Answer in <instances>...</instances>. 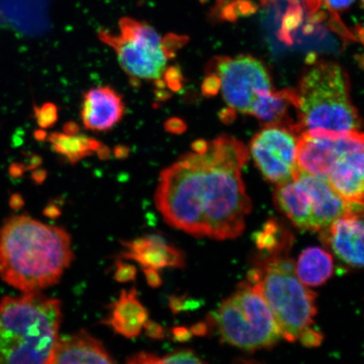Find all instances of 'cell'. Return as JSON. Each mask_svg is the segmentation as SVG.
<instances>
[{"mask_svg": "<svg viewBox=\"0 0 364 364\" xmlns=\"http://www.w3.org/2000/svg\"><path fill=\"white\" fill-rule=\"evenodd\" d=\"M150 362H151V364H198L205 363L201 358H200L198 355L193 351V350L191 349H181L178 350V351L166 354L165 356L162 357H159L158 355L152 353L151 358H150Z\"/></svg>", "mask_w": 364, "mask_h": 364, "instance_id": "obj_20", "label": "cell"}, {"mask_svg": "<svg viewBox=\"0 0 364 364\" xmlns=\"http://www.w3.org/2000/svg\"><path fill=\"white\" fill-rule=\"evenodd\" d=\"M274 198L277 206L295 226L300 230L315 231L306 193L297 180L294 178L277 185Z\"/></svg>", "mask_w": 364, "mask_h": 364, "instance_id": "obj_16", "label": "cell"}, {"mask_svg": "<svg viewBox=\"0 0 364 364\" xmlns=\"http://www.w3.org/2000/svg\"><path fill=\"white\" fill-rule=\"evenodd\" d=\"M42 157L38 156V154H29V156H27V159L24 165L26 171H31L38 169V167L42 166Z\"/></svg>", "mask_w": 364, "mask_h": 364, "instance_id": "obj_33", "label": "cell"}, {"mask_svg": "<svg viewBox=\"0 0 364 364\" xmlns=\"http://www.w3.org/2000/svg\"><path fill=\"white\" fill-rule=\"evenodd\" d=\"M297 161L299 170L328 181L346 201L364 204V133L304 132Z\"/></svg>", "mask_w": 364, "mask_h": 364, "instance_id": "obj_5", "label": "cell"}, {"mask_svg": "<svg viewBox=\"0 0 364 364\" xmlns=\"http://www.w3.org/2000/svg\"><path fill=\"white\" fill-rule=\"evenodd\" d=\"M207 74L218 77L220 92L232 111L257 117L265 125L287 124L290 109L297 111L294 90H275L269 71L250 55L218 56L206 67Z\"/></svg>", "mask_w": 364, "mask_h": 364, "instance_id": "obj_4", "label": "cell"}, {"mask_svg": "<svg viewBox=\"0 0 364 364\" xmlns=\"http://www.w3.org/2000/svg\"><path fill=\"white\" fill-rule=\"evenodd\" d=\"M54 152L61 154L74 166L81 159L97 153L102 146L100 141L84 134L68 135L65 133H52L48 136Z\"/></svg>", "mask_w": 364, "mask_h": 364, "instance_id": "obj_18", "label": "cell"}, {"mask_svg": "<svg viewBox=\"0 0 364 364\" xmlns=\"http://www.w3.org/2000/svg\"><path fill=\"white\" fill-rule=\"evenodd\" d=\"M164 81L166 86L172 91H179L183 85L184 77L182 75L181 68L177 66H171L166 68L163 74Z\"/></svg>", "mask_w": 364, "mask_h": 364, "instance_id": "obj_25", "label": "cell"}, {"mask_svg": "<svg viewBox=\"0 0 364 364\" xmlns=\"http://www.w3.org/2000/svg\"><path fill=\"white\" fill-rule=\"evenodd\" d=\"M11 203L14 208L21 207L23 204L21 196L19 194H14L11 199Z\"/></svg>", "mask_w": 364, "mask_h": 364, "instance_id": "obj_44", "label": "cell"}, {"mask_svg": "<svg viewBox=\"0 0 364 364\" xmlns=\"http://www.w3.org/2000/svg\"><path fill=\"white\" fill-rule=\"evenodd\" d=\"M192 331L193 335L198 336H204L208 334V323H198L195 324L190 329Z\"/></svg>", "mask_w": 364, "mask_h": 364, "instance_id": "obj_35", "label": "cell"}, {"mask_svg": "<svg viewBox=\"0 0 364 364\" xmlns=\"http://www.w3.org/2000/svg\"><path fill=\"white\" fill-rule=\"evenodd\" d=\"M321 232L339 261L350 267L364 268V217H341Z\"/></svg>", "mask_w": 364, "mask_h": 364, "instance_id": "obj_11", "label": "cell"}, {"mask_svg": "<svg viewBox=\"0 0 364 364\" xmlns=\"http://www.w3.org/2000/svg\"><path fill=\"white\" fill-rule=\"evenodd\" d=\"M295 91V131L299 135L306 131L360 129L362 121L352 102L348 74L338 63L326 60L311 63Z\"/></svg>", "mask_w": 364, "mask_h": 364, "instance_id": "obj_6", "label": "cell"}, {"mask_svg": "<svg viewBox=\"0 0 364 364\" xmlns=\"http://www.w3.org/2000/svg\"><path fill=\"white\" fill-rule=\"evenodd\" d=\"M249 156L242 143L224 135L206 152L181 156L159 176L156 205L164 220L194 237L237 238L252 209L241 177Z\"/></svg>", "mask_w": 364, "mask_h": 364, "instance_id": "obj_1", "label": "cell"}, {"mask_svg": "<svg viewBox=\"0 0 364 364\" xmlns=\"http://www.w3.org/2000/svg\"><path fill=\"white\" fill-rule=\"evenodd\" d=\"M361 2L363 4V6H364V0H361Z\"/></svg>", "mask_w": 364, "mask_h": 364, "instance_id": "obj_45", "label": "cell"}, {"mask_svg": "<svg viewBox=\"0 0 364 364\" xmlns=\"http://www.w3.org/2000/svg\"><path fill=\"white\" fill-rule=\"evenodd\" d=\"M74 260L70 234L25 215L8 218L0 228V277L24 293L58 283Z\"/></svg>", "mask_w": 364, "mask_h": 364, "instance_id": "obj_2", "label": "cell"}, {"mask_svg": "<svg viewBox=\"0 0 364 364\" xmlns=\"http://www.w3.org/2000/svg\"><path fill=\"white\" fill-rule=\"evenodd\" d=\"M208 145L209 143L207 142L206 140L198 139L194 141L192 145H191V147H192L193 151L194 153L203 154L207 151Z\"/></svg>", "mask_w": 364, "mask_h": 364, "instance_id": "obj_36", "label": "cell"}, {"mask_svg": "<svg viewBox=\"0 0 364 364\" xmlns=\"http://www.w3.org/2000/svg\"><path fill=\"white\" fill-rule=\"evenodd\" d=\"M224 343L244 351L271 348L282 336L256 282L249 279L209 318Z\"/></svg>", "mask_w": 364, "mask_h": 364, "instance_id": "obj_8", "label": "cell"}, {"mask_svg": "<svg viewBox=\"0 0 364 364\" xmlns=\"http://www.w3.org/2000/svg\"><path fill=\"white\" fill-rule=\"evenodd\" d=\"M116 363L101 341L85 330L59 338L54 349L53 363Z\"/></svg>", "mask_w": 364, "mask_h": 364, "instance_id": "obj_14", "label": "cell"}, {"mask_svg": "<svg viewBox=\"0 0 364 364\" xmlns=\"http://www.w3.org/2000/svg\"><path fill=\"white\" fill-rule=\"evenodd\" d=\"M63 130L68 135H76L79 133L80 126L75 122H68L63 125Z\"/></svg>", "mask_w": 364, "mask_h": 364, "instance_id": "obj_37", "label": "cell"}, {"mask_svg": "<svg viewBox=\"0 0 364 364\" xmlns=\"http://www.w3.org/2000/svg\"><path fill=\"white\" fill-rule=\"evenodd\" d=\"M295 271L304 284L320 286L333 275V258L324 249L318 247H309L299 255Z\"/></svg>", "mask_w": 364, "mask_h": 364, "instance_id": "obj_17", "label": "cell"}, {"mask_svg": "<svg viewBox=\"0 0 364 364\" xmlns=\"http://www.w3.org/2000/svg\"><path fill=\"white\" fill-rule=\"evenodd\" d=\"M165 129L168 133L172 134H182L188 129L186 122L178 117H171L165 124Z\"/></svg>", "mask_w": 364, "mask_h": 364, "instance_id": "obj_28", "label": "cell"}, {"mask_svg": "<svg viewBox=\"0 0 364 364\" xmlns=\"http://www.w3.org/2000/svg\"><path fill=\"white\" fill-rule=\"evenodd\" d=\"M249 279L260 289L282 336L291 343L301 340L316 315V295L300 281L294 262L284 255L268 257Z\"/></svg>", "mask_w": 364, "mask_h": 364, "instance_id": "obj_7", "label": "cell"}, {"mask_svg": "<svg viewBox=\"0 0 364 364\" xmlns=\"http://www.w3.org/2000/svg\"><path fill=\"white\" fill-rule=\"evenodd\" d=\"M61 302L40 292L0 299V363L51 364Z\"/></svg>", "mask_w": 364, "mask_h": 364, "instance_id": "obj_3", "label": "cell"}, {"mask_svg": "<svg viewBox=\"0 0 364 364\" xmlns=\"http://www.w3.org/2000/svg\"><path fill=\"white\" fill-rule=\"evenodd\" d=\"M124 112V102L121 95L109 86H100L85 94L81 118L85 129L105 132L117 124Z\"/></svg>", "mask_w": 364, "mask_h": 364, "instance_id": "obj_12", "label": "cell"}, {"mask_svg": "<svg viewBox=\"0 0 364 364\" xmlns=\"http://www.w3.org/2000/svg\"><path fill=\"white\" fill-rule=\"evenodd\" d=\"M256 242L259 250L268 254V257L280 256L290 243V236L285 235L276 222H269L257 233Z\"/></svg>", "mask_w": 364, "mask_h": 364, "instance_id": "obj_19", "label": "cell"}, {"mask_svg": "<svg viewBox=\"0 0 364 364\" xmlns=\"http://www.w3.org/2000/svg\"><path fill=\"white\" fill-rule=\"evenodd\" d=\"M26 171L24 164L19 162H13L11 164L10 167H9V174L14 177V178H20Z\"/></svg>", "mask_w": 364, "mask_h": 364, "instance_id": "obj_34", "label": "cell"}, {"mask_svg": "<svg viewBox=\"0 0 364 364\" xmlns=\"http://www.w3.org/2000/svg\"><path fill=\"white\" fill-rule=\"evenodd\" d=\"M129 148L125 146V145H117V146L114 149V156L117 159H125L129 156Z\"/></svg>", "mask_w": 364, "mask_h": 364, "instance_id": "obj_40", "label": "cell"}, {"mask_svg": "<svg viewBox=\"0 0 364 364\" xmlns=\"http://www.w3.org/2000/svg\"><path fill=\"white\" fill-rule=\"evenodd\" d=\"M33 136L38 142H43V141L48 139V134L44 129H41L34 132Z\"/></svg>", "mask_w": 364, "mask_h": 364, "instance_id": "obj_42", "label": "cell"}, {"mask_svg": "<svg viewBox=\"0 0 364 364\" xmlns=\"http://www.w3.org/2000/svg\"><path fill=\"white\" fill-rule=\"evenodd\" d=\"M117 269L115 272V279L118 283H129L136 279V267L131 264L117 262L116 264Z\"/></svg>", "mask_w": 364, "mask_h": 364, "instance_id": "obj_26", "label": "cell"}, {"mask_svg": "<svg viewBox=\"0 0 364 364\" xmlns=\"http://www.w3.org/2000/svg\"><path fill=\"white\" fill-rule=\"evenodd\" d=\"M122 243L127 250L120 257L139 262L144 268L161 270L165 267H185L183 252L168 244L161 235H151Z\"/></svg>", "mask_w": 364, "mask_h": 364, "instance_id": "obj_13", "label": "cell"}, {"mask_svg": "<svg viewBox=\"0 0 364 364\" xmlns=\"http://www.w3.org/2000/svg\"><path fill=\"white\" fill-rule=\"evenodd\" d=\"M172 338L178 343H186L193 338L192 331L184 326L176 327L172 330Z\"/></svg>", "mask_w": 364, "mask_h": 364, "instance_id": "obj_32", "label": "cell"}, {"mask_svg": "<svg viewBox=\"0 0 364 364\" xmlns=\"http://www.w3.org/2000/svg\"><path fill=\"white\" fill-rule=\"evenodd\" d=\"M220 82L218 77L213 74H208L202 84V92L204 97H212L220 93Z\"/></svg>", "mask_w": 364, "mask_h": 364, "instance_id": "obj_27", "label": "cell"}, {"mask_svg": "<svg viewBox=\"0 0 364 364\" xmlns=\"http://www.w3.org/2000/svg\"><path fill=\"white\" fill-rule=\"evenodd\" d=\"M145 333L149 338L154 340H161L165 338V331L158 323L153 321H147L144 326Z\"/></svg>", "mask_w": 364, "mask_h": 364, "instance_id": "obj_29", "label": "cell"}, {"mask_svg": "<svg viewBox=\"0 0 364 364\" xmlns=\"http://www.w3.org/2000/svg\"><path fill=\"white\" fill-rule=\"evenodd\" d=\"M24 134V132H23L21 129L19 131H16V133L13 134L11 139L12 147L18 148L21 146L23 143H24V139H23Z\"/></svg>", "mask_w": 364, "mask_h": 364, "instance_id": "obj_39", "label": "cell"}, {"mask_svg": "<svg viewBox=\"0 0 364 364\" xmlns=\"http://www.w3.org/2000/svg\"><path fill=\"white\" fill-rule=\"evenodd\" d=\"M119 35L102 30L99 38L110 46L117 53L118 61L134 87H139L141 81L156 82L162 78L168 57L164 51L162 38L148 23L122 18Z\"/></svg>", "mask_w": 364, "mask_h": 364, "instance_id": "obj_9", "label": "cell"}, {"mask_svg": "<svg viewBox=\"0 0 364 364\" xmlns=\"http://www.w3.org/2000/svg\"><path fill=\"white\" fill-rule=\"evenodd\" d=\"M203 3L208 0H202ZM242 7L249 8V4L245 6L242 0H213L212 13L213 16H218L223 20H234L238 11Z\"/></svg>", "mask_w": 364, "mask_h": 364, "instance_id": "obj_21", "label": "cell"}, {"mask_svg": "<svg viewBox=\"0 0 364 364\" xmlns=\"http://www.w3.org/2000/svg\"><path fill=\"white\" fill-rule=\"evenodd\" d=\"M188 42V36L177 34H168L162 38L164 51L168 58H175L178 50Z\"/></svg>", "mask_w": 364, "mask_h": 364, "instance_id": "obj_24", "label": "cell"}, {"mask_svg": "<svg viewBox=\"0 0 364 364\" xmlns=\"http://www.w3.org/2000/svg\"><path fill=\"white\" fill-rule=\"evenodd\" d=\"M97 156L102 161H107L109 158L111 157V150L105 145L102 144V146L97 151Z\"/></svg>", "mask_w": 364, "mask_h": 364, "instance_id": "obj_41", "label": "cell"}, {"mask_svg": "<svg viewBox=\"0 0 364 364\" xmlns=\"http://www.w3.org/2000/svg\"><path fill=\"white\" fill-rule=\"evenodd\" d=\"M355 0H304L309 10L315 13L318 7L324 6L336 13L347 10Z\"/></svg>", "mask_w": 364, "mask_h": 364, "instance_id": "obj_23", "label": "cell"}, {"mask_svg": "<svg viewBox=\"0 0 364 364\" xmlns=\"http://www.w3.org/2000/svg\"><path fill=\"white\" fill-rule=\"evenodd\" d=\"M48 172L44 169H38L33 172L31 174V179L33 180L36 184H42L43 182L47 178Z\"/></svg>", "mask_w": 364, "mask_h": 364, "instance_id": "obj_38", "label": "cell"}, {"mask_svg": "<svg viewBox=\"0 0 364 364\" xmlns=\"http://www.w3.org/2000/svg\"><path fill=\"white\" fill-rule=\"evenodd\" d=\"M110 315L103 321L117 333L126 338H134L142 331L149 320V313L139 301L135 289L122 290L119 298L111 306Z\"/></svg>", "mask_w": 364, "mask_h": 364, "instance_id": "obj_15", "label": "cell"}, {"mask_svg": "<svg viewBox=\"0 0 364 364\" xmlns=\"http://www.w3.org/2000/svg\"><path fill=\"white\" fill-rule=\"evenodd\" d=\"M299 136L289 127L266 125L250 142V154L258 169L277 186L297 174Z\"/></svg>", "mask_w": 364, "mask_h": 364, "instance_id": "obj_10", "label": "cell"}, {"mask_svg": "<svg viewBox=\"0 0 364 364\" xmlns=\"http://www.w3.org/2000/svg\"><path fill=\"white\" fill-rule=\"evenodd\" d=\"M144 272L145 279L147 280V283L152 288H159L162 285V279L161 274L159 273V270L154 269V268H144Z\"/></svg>", "mask_w": 364, "mask_h": 364, "instance_id": "obj_31", "label": "cell"}, {"mask_svg": "<svg viewBox=\"0 0 364 364\" xmlns=\"http://www.w3.org/2000/svg\"><path fill=\"white\" fill-rule=\"evenodd\" d=\"M34 117L40 129H50L56 124L58 118V107L55 104L47 102L42 107H33Z\"/></svg>", "mask_w": 364, "mask_h": 364, "instance_id": "obj_22", "label": "cell"}, {"mask_svg": "<svg viewBox=\"0 0 364 364\" xmlns=\"http://www.w3.org/2000/svg\"><path fill=\"white\" fill-rule=\"evenodd\" d=\"M156 98L159 102L166 101L171 97V94L165 89H157L156 90Z\"/></svg>", "mask_w": 364, "mask_h": 364, "instance_id": "obj_43", "label": "cell"}, {"mask_svg": "<svg viewBox=\"0 0 364 364\" xmlns=\"http://www.w3.org/2000/svg\"><path fill=\"white\" fill-rule=\"evenodd\" d=\"M189 301H186L182 296H172L170 298V308L173 313L178 314L183 311H188L190 309Z\"/></svg>", "mask_w": 364, "mask_h": 364, "instance_id": "obj_30", "label": "cell"}]
</instances>
